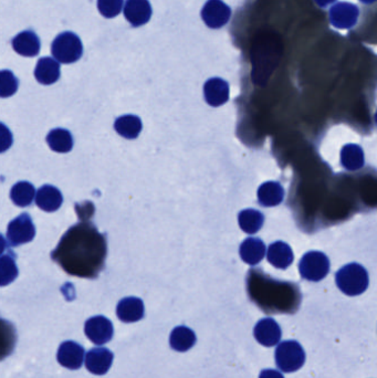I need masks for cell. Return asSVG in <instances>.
Instances as JSON below:
<instances>
[{"label":"cell","mask_w":377,"mask_h":378,"mask_svg":"<svg viewBox=\"0 0 377 378\" xmlns=\"http://www.w3.org/2000/svg\"><path fill=\"white\" fill-rule=\"evenodd\" d=\"M114 129L121 136L134 139L142 131V121L136 115H123L115 121Z\"/></svg>","instance_id":"cell-24"},{"label":"cell","mask_w":377,"mask_h":378,"mask_svg":"<svg viewBox=\"0 0 377 378\" xmlns=\"http://www.w3.org/2000/svg\"><path fill=\"white\" fill-rule=\"evenodd\" d=\"M18 87L19 81L11 70L0 71V97H9L15 94Z\"/></svg>","instance_id":"cell-30"},{"label":"cell","mask_w":377,"mask_h":378,"mask_svg":"<svg viewBox=\"0 0 377 378\" xmlns=\"http://www.w3.org/2000/svg\"><path fill=\"white\" fill-rule=\"evenodd\" d=\"M195 332L187 326H177L173 330L170 336V344L173 350L177 352H187L195 345Z\"/></svg>","instance_id":"cell-22"},{"label":"cell","mask_w":377,"mask_h":378,"mask_svg":"<svg viewBox=\"0 0 377 378\" xmlns=\"http://www.w3.org/2000/svg\"><path fill=\"white\" fill-rule=\"evenodd\" d=\"M16 331L11 323L0 318V361L11 355L15 348Z\"/></svg>","instance_id":"cell-27"},{"label":"cell","mask_w":377,"mask_h":378,"mask_svg":"<svg viewBox=\"0 0 377 378\" xmlns=\"http://www.w3.org/2000/svg\"><path fill=\"white\" fill-rule=\"evenodd\" d=\"M47 142L50 148L57 153L70 152L73 147V137L71 133L65 129H55L49 132Z\"/></svg>","instance_id":"cell-25"},{"label":"cell","mask_w":377,"mask_h":378,"mask_svg":"<svg viewBox=\"0 0 377 378\" xmlns=\"http://www.w3.org/2000/svg\"><path fill=\"white\" fill-rule=\"evenodd\" d=\"M275 364L285 373H293L305 365V353L299 342L285 341L275 350Z\"/></svg>","instance_id":"cell-4"},{"label":"cell","mask_w":377,"mask_h":378,"mask_svg":"<svg viewBox=\"0 0 377 378\" xmlns=\"http://www.w3.org/2000/svg\"><path fill=\"white\" fill-rule=\"evenodd\" d=\"M285 198V189L279 183L267 182L258 189V202L265 207H275Z\"/></svg>","instance_id":"cell-21"},{"label":"cell","mask_w":377,"mask_h":378,"mask_svg":"<svg viewBox=\"0 0 377 378\" xmlns=\"http://www.w3.org/2000/svg\"><path fill=\"white\" fill-rule=\"evenodd\" d=\"M299 270L307 281H321L330 271V260L323 252H309L301 259Z\"/></svg>","instance_id":"cell-5"},{"label":"cell","mask_w":377,"mask_h":378,"mask_svg":"<svg viewBox=\"0 0 377 378\" xmlns=\"http://www.w3.org/2000/svg\"><path fill=\"white\" fill-rule=\"evenodd\" d=\"M231 17V9L222 0H208L202 10L204 23L212 29H219L227 25Z\"/></svg>","instance_id":"cell-7"},{"label":"cell","mask_w":377,"mask_h":378,"mask_svg":"<svg viewBox=\"0 0 377 378\" xmlns=\"http://www.w3.org/2000/svg\"><path fill=\"white\" fill-rule=\"evenodd\" d=\"M238 222L246 234H256L263 227L265 216L256 209H245L238 216Z\"/></svg>","instance_id":"cell-26"},{"label":"cell","mask_w":377,"mask_h":378,"mask_svg":"<svg viewBox=\"0 0 377 378\" xmlns=\"http://www.w3.org/2000/svg\"><path fill=\"white\" fill-rule=\"evenodd\" d=\"M105 250L104 238L94 227L78 225L61 239L53 258L73 276L94 278L102 269Z\"/></svg>","instance_id":"cell-1"},{"label":"cell","mask_w":377,"mask_h":378,"mask_svg":"<svg viewBox=\"0 0 377 378\" xmlns=\"http://www.w3.org/2000/svg\"><path fill=\"white\" fill-rule=\"evenodd\" d=\"M35 187L29 182H19L11 188V198L18 207L31 206L35 198Z\"/></svg>","instance_id":"cell-28"},{"label":"cell","mask_w":377,"mask_h":378,"mask_svg":"<svg viewBox=\"0 0 377 378\" xmlns=\"http://www.w3.org/2000/svg\"><path fill=\"white\" fill-rule=\"evenodd\" d=\"M98 8L103 17L111 19L120 15L123 0H98Z\"/></svg>","instance_id":"cell-31"},{"label":"cell","mask_w":377,"mask_h":378,"mask_svg":"<svg viewBox=\"0 0 377 378\" xmlns=\"http://www.w3.org/2000/svg\"><path fill=\"white\" fill-rule=\"evenodd\" d=\"M35 236V225L28 214H21L8 225L7 239L11 246L17 247L28 244Z\"/></svg>","instance_id":"cell-6"},{"label":"cell","mask_w":377,"mask_h":378,"mask_svg":"<svg viewBox=\"0 0 377 378\" xmlns=\"http://www.w3.org/2000/svg\"><path fill=\"white\" fill-rule=\"evenodd\" d=\"M62 202V194L57 187L45 185L38 189L37 195H35V204L45 212H55L60 208Z\"/></svg>","instance_id":"cell-18"},{"label":"cell","mask_w":377,"mask_h":378,"mask_svg":"<svg viewBox=\"0 0 377 378\" xmlns=\"http://www.w3.org/2000/svg\"><path fill=\"white\" fill-rule=\"evenodd\" d=\"M35 77L41 85H53L60 77V65L53 58H41L35 65Z\"/></svg>","instance_id":"cell-17"},{"label":"cell","mask_w":377,"mask_h":378,"mask_svg":"<svg viewBox=\"0 0 377 378\" xmlns=\"http://www.w3.org/2000/svg\"><path fill=\"white\" fill-rule=\"evenodd\" d=\"M13 143V133L4 123L0 122V153L11 148Z\"/></svg>","instance_id":"cell-32"},{"label":"cell","mask_w":377,"mask_h":378,"mask_svg":"<svg viewBox=\"0 0 377 378\" xmlns=\"http://www.w3.org/2000/svg\"><path fill=\"white\" fill-rule=\"evenodd\" d=\"M40 47V39L33 30H25L13 39V50L23 57H35Z\"/></svg>","instance_id":"cell-16"},{"label":"cell","mask_w":377,"mask_h":378,"mask_svg":"<svg viewBox=\"0 0 377 378\" xmlns=\"http://www.w3.org/2000/svg\"><path fill=\"white\" fill-rule=\"evenodd\" d=\"M19 274L15 259L11 256H0V286H8L15 281Z\"/></svg>","instance_id":"cell-29"},{"label":"cell","mask_w":377,"mask_h":378,"mask_svg":"<svg viewBox=\"0 0 377 378\" xmlns=\"http://www.w3.org/2000/svg\"><path fill=\"white\" fill-rule=\"evenodd\" d=\"M144 303L142 300L134 296L125 298L119 302L116 314L121 321L125 323H133L142 320L144 316Z\"/></svg>","instance_id":"cell-15"},{"label":"cell","mask_w":377,"mask_h":378,"mask_svg":"<svg viewBox=\"0 0 377 378\" xmlns=\"http://www.w3.org/2000/svg\"><path fill=\"white\" fill-rule=\"evenodd\" d=\"M364 152L362 147L356 144H346L341 151V163L346 171L355 172L364 166Z\"/></svg>","instance_id":"cell-23"},{"label":"cell","mask_w":377,"mask_h":378,"mask_svg":"<svg viewBox=\"0 0 377 378\" xmlns=\"http://www.w3.org/2000/svg\"><path fill=\"white\" fill-rule=\"evenodd\" d=\"M113 353L105 347L92 348L85 356V366L95 375H104L112 366Z\"/></svg>","instance_id":"cell-13"},{"label":"cell","mask_w":377,"mask_h":378,"mask_svg":"<svg viewBox=\"0 0 377 378\" xmlns=\"http://www.w3.org/2000/svg\"><path fill=\"white\" fill-rule=\"evenodd\" d=\"M259 378H285L283 377V374L280 373L279 371H275V369H263L261 373H260Z\"/></svg>","instance_id":"cell-33"},{"label":"cell","mask_w":377,"mask_h":378,"mask_svg":"<svg viewBox=\"0 0 377 378\" xmlns=\"http://www.w3.org/2000/svg\"><path fill=\"white\" fill-rule=\"evenodd\" d=\"M6 248H7V244H6L5 238L0 234V256L5 252Z\"/></svg>","instance_id":"cell-35"},{"label":"cell","mask_w":377,"mask_h":378,"mask_svg":"<svg viewBox=\"0 0 377 378\" xmlns=\"http://www.w3.org/2000/svg\"><path fill=\"white\" fill-rule=\"evenodd\" d=\"M268 261L278 269H287L293 261V249L283 242L270 244L267 252Z\"/></svg>","instance_id":"cell-19"},{"label":"cell","mask_w":377,"mask_h":378,"mask_svg":"<svg viewBox=\"0 0 377 378\" xmlns=\"http://www.w3.org/2000/svg\"><path fill=\"white\" fill-rule=\"evenodd\" d=\"M335 281L343 293L355 296L366 291L370 279L364 266L359 264H350L337 271Z\"/></svg>","instance_id":"cell-2"},{"label":"cell","mask_w":377,"mask_h":378,"mask_svg":"<svg viewBox=\"0 0 377 378\" xmlns=\"http://www.w3.org/2000/svg\"><path fill=\"white\" fill-rule=\"evenodd\" d=\"M337 0H315V3L320 7L325 8L327 6L331 5V4L335 3Z\"/></svg>","instance_id":"cell-34"},{"label":"cell","mask_w":377,"mask_h":378,"mask_svg":"<svg viewBox=\"0 0 377 378\" xmlns=\"http://www.w3.org/2000/svg\"><path fill=\"white\" fill-rule=\"evenodd\" d=\"M361 3L366 4V5H370V4L375 3V0H360Z\"/></svg>","instance_id":"cell-36"},{"label":"cell","mask_w":377,"mask_h":378,"mask_svg":"<svg viewBox=\"0 0 377 378\" xmlns=\"http://www.w3.org/2000/svg\"><path fill=\"white\" fill-rule=\"evenodd\" d=\"M84 332L85 335L88 336L91 342L102 345L112 340L114 331H113L112 322L109 318L98 315L93 316L85 322Z\"/></svg>","instance_id":"cell-9"},{"label":"cell","mask_w":377,"mask_h":378,"mask_svg":"<svg viewBox=\"0 0 377 378\" xmlns=\"http://www.w3.org/2000/svg\"><path fill=\"white\" fill-rule=\"evenodd\" d=\"M240 256L246 264L256 266L266 254L265 242L259 238H247L240 246Z\"/></svg>","instance_id":"cell-20"},{"label":"cell","mask_w":377,"mask_h":378,"mask_svg":"<svg viewBox=\"0 0 377 378\" xmlns=\"http://www.w3.org/2000/svg\"><path fill=\"white\" fill-rule=\"evenodd\" d=\"M51 53L59 63L65 65L77 63L83 55L82 41L75 33L65 31L53 40Z\"/></svg>","instance_id":"cell-3"},{"label":"cell","mask_w":377,"mask_h":378,"mask_svg":"<svg viewBox=\"0 0 377 378\" xmlns=\"http://www.w3.org/2000/svg\"><path fill=\"white\" fill-rule=\"evenodd\" d=\"M84 348L75 342L67 341L61 344L58 350V362L69 369H79L84 360Z\"/></svg>","instance_id":"cell-11"},{"label":"cell","mask_w":377,"mask_h":378,"mask_svg":"<svg viewBox=\"0 0 377 378\" xmlns=\"http://www.w3.org/2000/svg\"><path fill=\"white\" fill-rule=\"evenodd\" d=\"M206 102L212 107H220L229 99V85L220 77H212L204 85Z\"/></svg>","instance_id":"cell-14"},{"label":"cell","mask_w":377,"mask_h":378,"mask_svg":"<svg viewBox=\"0 0 377 378\" xmlns=\"http://www.w3.org/2000/svg\"><path fill=\"white\" fill-rule=\"evenodd\" d=\"M124 16L133 27H140L150 21L152 6L148 0H126Z\"/></svg>","instance_id":"cell-10"},{"label":"cell","mask_w":377,"mask_h":378,"mask_svg":"<svg viewBox=\"0 0 377 378\" xmlns=\"http://www.w3.org/2000/svg\"><path fill=\"white\" fill-rule=\"evenodd\" d=\"M281 328L271 318H263L258 322L253 330V335L260 344L267 347L277 345L281 340Z\"/></svg>","instance_id":"cell-12"},{"label":"cell","mask_w":377,"mask_h":378,"mask_svg":"<svg viewBox=\"0 0 377 378\" xmlns=\"http://www.w3.org/2000/svg\"><path fill=\"white\" fill-rule=\"evenodd\" d=\"M360 16V9L354 4L337 3L329 13L330 23L337 29H351L354 27Z\"/></svg>","instance_id":"cell-8"}]
</instances>
